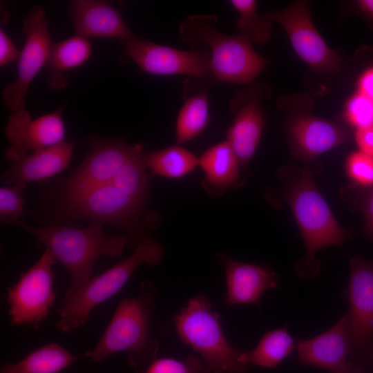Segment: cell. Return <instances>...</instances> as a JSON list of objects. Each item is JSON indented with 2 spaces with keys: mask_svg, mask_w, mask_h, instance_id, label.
Masks as SVG:
<instances>
[{
  "mask_svg": "<svg viewBox=\"0 0 373 373\" xmlns=\"http://www.w3.org/2000/svg\"><path fill=\"white\" fill-rule=\"evenodd\" d=\"M16 225L32 234L65 267L70 276V283L62 303L70 300L92 278L95 262L102 256L117 257L128 246H135L131 239L124 233L106 234L102 224L92 221L86 228L68 226L33 227L17 220Z\"/></svg>",
  "mask_w": 373,
  "mask_h": 373,
  "instance_id": "1",
  "label": "cell"
},
{
  "mask_svg": "<svg viewBox=\"0 0 373 373\" xmlns=\"http://www.w3.org/2000/svg\"><path fill=\"white\" fill-rule=\"evenodd\" d=\"M155 305V286L149 280L142 282L138 295L120 300L96 345L83 356L101 362L124 352L136 371L146 367L157 358L159 350V342L150 335Z\"/></svg>",
  "mask_w": 373,
  "mask_h": 373,
  "instance_id": "2",
  "label": "cell"
},
{
  "mask_svg": "<svg viewBox=\"0 0 373 373\" xmlns=\"http://www.w3.org/2000/svg\"><path fill=\"white\" fill-rule=\"evenodd\" d=\"M286 197L306 249V254L296 263L294 269L300 279L312 280L321 270L316 252L328 246L341 247L349 234L318 191L308 166L289 187Z\"/></svg>",
  "mask_w": 373,
  "mask_h": 373,
  "instance_id": "3",
  "label": "cell"
},
{
  "mask_svg": "<svg viewBox=\"0 0 373 373\" xmlns=\"http://www.w3.org/2000/svg\"><path fill=\"white\" fill-rule=\"evenodd\" d=\"M216 15H190L179 23L178 39L185 43L203 44L210 50L211 72L221 82L247 84L265 69L268 61L240 35L220 32Z\"/></svg>",
  "mask_w": 373,
  "mask_h": 373,
  "instance_id": "4",
  "label": "cell"
},
{
  "mask_svg": "<svg viewBox=\"0 0 373 373\" xmlns=\"http://www.w3.org/2000/svg\"><path fill=\"white\" fill-rule=\"evenodd\" d=\"M172 321L180 339L198 354L212 373H247L248 366L239 360L242 350L228 341L207 295L191 298Z\"/></svg>",
  "mask_w": 373,
  "mask_h": 373,
  "instance_id": "5",
  "label": "cell"
},
{
  "mask_svg": "<svg viewBox=\"0 0 373 373\" xmlns=\"http://www.w3.org/2000/svg\"><path fill=\"white\" fill-rule=\"evenodd\" d=\"M164 256L162 245L151 237L137 243L133 253L104 272L92 277L58 310L55 327L64 333L86 324L92 310L117 294L139 267L159 265Z\"/></svg>",
  "mask_w": 373,
  "mask_h": 373,
  "instance_id": "6",
  "label": "cell"
},
{
  "mask_svg": "<svg viewBox=\"0 0 373 373\" xmlns=\"http://www.w3.org/2000/svg\"><path fill=\"white\" fill-rule=\"evenodd\" d=\"M349 260L345 332L350 359L362 367L373 363V261L361 256L350 257Z\"/></svg>",
  "mask_w": 373,
  "mask_h": 373,
  "instance_id": "7",
  "label": "cell"
},
{
  "mask_svg": "<svg viewBox=\"0 0 373 373\" xmlns=\"http://www.w3.org/2000/svg\"><path fill=\"white\" fill-rule=\"evenodd\" d=\"M57 262L46 248L37 261L7 289L10 326L37 329L47 318L56 298L52 267Z\"/></svg>",
  "mask_w": 373,
  "mask_h": 373,
  "instance_id": "8",
  "label": "cell"
},
{
  "mask_svg": "<svg viewBox=\"0 0 373 373\" xmlns=\"http://www.w3.org/2000/svg\"><path fill=\"white\" fill-rule=\"evenodd\" d=\"M144 204L109 183L64 195L62 209L70 218L106 223L124 231L138 221Z\"/></svg>",
  "mask_w": 373,
  "mask_h": 373,
  "instance_id": "9",
  "label": "cell"
},
{
  "mask_svg": "<svg viewBox=\"0 0 373 373\" xmlns=\"http://www.w3.org/2000/svg\"><path fill=\"white\" fill-rule=\"evenodd\" d=\"M48 26L46 14L39 6H32L25 17L21 30L26 35V41L18 59L17 76L2 93L5 105L12 112L25 109V99L30 83L46 66L53 44Z\"/></svg>",
  "mask_w": 373,
  "mask_h": 373,
  "instance_id": "10",
  "label": "cell"
},
{
  "mask_svg": "<svg viewBox=\"0 0 373 373\" xmlns=\"http://www.w3.org/2000/svg\"><path fill=\"white\" fill-rule=\"evenodd\" d=\"M261 17L283 26L296 54L314 69L330 73L340 68L341 58L329 48L315 28L307 1H298Z\"/></svg>",
  "mask_w": 373,
  "mask_h": 373,
  "instance_id": "11",
  "label": "cell"
},
{
  "mask_svg": "<svg viewBox=\"0 0 373 373\" xmlns=\"http://www.w3.org/2000/svg\"><path fill=\"white\" fill-rule=\"evenodd\" d=\"M90 149L82 164L65 180L64 195L111 183L133 155L135 145L120 139L91 135Z\"/></svg>",
  "mask_w": 373,
  "mask_h": 373,
  "instance_id": "12",
  "label": "cell"
},
{
  "mask_svg": "<svg viewBox=\"0 0 373 373\" xmlns=\"http://www.w3.org/2000/svg\"><path fill=\"white\" fill-rule=\"evenodd\" d=\"M122 43L125 53L147 73L202 77L211 73L209 56L203 52L182 50L135 36Z\"/></svg>",
  "mask_w": 373,
  "mask_h": 373,
  "instance_id": "13",
  "label": "cell"
},
{
  "mask_svg": "<svg viewBox=\"0 0 373 373\" xmlns=\"http://www.w3.org/2000/svg\"><path fill=\"white\" fill-rule=\"evenodd\" d=\"M64 109L61 106L34 119L25 109L13 112L5 128L6 136L11 143L5 152L6 160L10 161L65 141Z\"/></svg>",
  "mask_w": 373,
  "mask_h": 373,
  "instance_id": "14",
  "label": "cell"
},
{
  "mask_svg": "<svg viewBox=\"0 0 373 373\" xmlns=\"http://www.w3.org/2000/svg\"><path fill=\"white\" fill-rule=\"evenodd\" d=\"M296 350L300 365L318 367L331 373L363 372L362 367L350 359L344 316L325 332L309 339L299 341Z\"/></svg>",
  "mask_w": 373,
  "mask_h": 373,
  "instance_id": "15",
  "label": "cell"
},
{
  "mask_svg": "<svg viewBox=\"0 0 373 373\" xmlns=\"http://www.w3.org/2000/svg\"><path fill=\"white\" fill-rule=\"evenodd\" d=\"M216 257L225 269L227 304L258 305L266 291L279 287L278 275L263 265L240 262L220 252Z\"/></svg>",
  "mask_w": 373,
  "mask_h": 373,
  "instance_id": "16",
  "label": "cell"
},
{
  "mask_svg": "<svg viewBox=\"0 0 373 373\" xmlns=\"http://www.w3.org/2000/svg\"><path fill=\"white\" fill-rule=\"evenodd\" d=\"M68 10L79 36L86 39H117L122 41L135 37L120 12L108 2L74 0L69 3Z\"/></svg>",
  "mask_w": 373,
  "mask_h": 373,
  "instance_id": "17",
  "label": "cell"
},
{
  "mask_svg": "<svg viewBox=\"0 0 373 373\" xmlns=\"http://www.w3.org/2000/svg\"><path fill=\"white\" fill-rule=\"evenodd\" d=\"M74 142L64 141L56 145L13 158L10 167L1 174L7 186L24 185L52 177L70 162Z\"/></svg>",
  "mask_w": 373,
  "mask_h": 373,
  "instance_id": "18",
  "label": "cell"
},
{
  "mask_svg": "<svg viewBox=\"0 0 373 373\" xmlns=\"http://www.w3.org/2000/svg\"><path fill=\"white\" fill-rule=\"evenodd\" d=\"M289 135L294 155L307 162L349 139L335 124L314 116H302L293 120Z\"/></svg>",
  "mask_w": 373,
  "mask_h": 373,
  "instance_id": "19",
  "label": "cell"
},
{
  "mask_svg": "<svg viewBox=\"0 0 373 373\" xmlns=\"http://www.w3.org/2000/svg\"><path fill=\"white\" fill-rule=\"evenodd\" d=\"M230 110L234 114L231 126L227 132V140L236 154L240 165L246 167L260 142L264 117L258 101L254 97L242 99L236 96L230 103Z\"/></svg>",
  "mask_w": 373,
  "mask_h": 373,
  "instance_id": "20",
  "label": "cell"
},
{
  "mask_svg": "<svg viewBox=\"0 0 373 373\" xmlns=\"http://www.w3.org/2000/svg\"><path fill=\"white\" fill-rule=\"evenodd\" d=\"M198 160L204 173L202 185L208 193L219 195L238 180L240 163L227 140L209 148Z\"/></svg>",
  "mask_w": 373,
  "mask_h": 373,
  "instance_id": "21",
  "label": "cell"
},
{
  "mask_svg": "<svg viewBox=\"0 0 373 373\" xmlns=\"http://www.w3.org/2000/svg\"><path fill=\"white\" fill-rule=\"evenodd\" d=\"M92 45L89 40L75 34L58 43H53L46 67L50 70L48 86L51 90H60L68 83L66 72L77 68L90 59Z\"/></svg>",
  "mask_w": 373,
  "mask_h": 373,
  "instance_id": "22",
  "label": "cell"
},
{
  "mask_svg": "<svg viewBox=\"0 0 373 373\" xmlns=\"http://www.w3.org/2000/svg\"><path fill=\"white\" fill-rule=\"evenodd\" d=\"M79 357L57 343H50L30 352L15 363L1 366L0 373H60Z\"/></svg>",
  "mask_w": 373,
  "mask_h": 373,
  "instance_id": "23",
  "label": "cell"
},
{
  "mask_svg": "<svg viewBox=\"0 0 373 373\" xmlns=\"http://www.w3.org/2000/svg\"><path fill=\"white\" fill-rule=\"evenodd\" d=\"M296 341L287 326L267 332L251 351L242 350L239 360L249 366L271 369L278 366L295 348Z\"/></svg>",
  "mask_w": 373,
  "mask_h": 373,
  "instance_id": "24",
  "label": "cell"
},
{
  "mask_svg": "<svg viewBox=\"0 0 373 373\" xmlns=\"http://www.w3.org/2000/svg\"><path fill=\"white\" fill-rule=\"evenodd\" d=\"M149 178L158 175L169 178L183 177L199 166L198 158L180 145H172L147 153Z\"/></svg>",
  "mask_w": 373,
  "mask_h": 373,
  "instance_id": "25",
  "label": "cell"
},
{
  "mask_svg": "<svg viewBox=\"0 0 373 373\" xmlns=\"http://www.w3.org/2000/svg\"><path fill=\"white\" fill-rule=\"evenodd\" d=\"M146 157L142 144H135L133 155L111 182L121 192L142 203H145L148 195L150 178Z\"/></svg>",
  "mask_w": 373,
  "mask_h": 373,
  "instance_id": "26",
  "label": "cell"
},
{
  "mask_svg": "<svg viewBox=\"0 0 373 373\" xmlns=\"http://www.w3.org/2000/svg\"><path fill=\"white\" fill-rule=\"evenodd\" d=\"M209 119V99L206 93H200L188 98L178 113L175 124L178 144L188 142L198 136Z\"/></svg>",
  "mask_w": 373,
  "mask_h": 373,
  "instance_id": "27",
  "label": "cell"
},
{
  "mask_svg": "<svg viewBox=\"0 0 373 373\" xmlns=\"http://www.w3.org/2000/svg\"><path fill=\"white\" fill-rule=\"evenodd\" d=\"M229 3L238 13L236 22L238 35L251 43L259 45H262L270 39L273 25L257 13L256 1L231 0Z\"/></svg>",
  "mask_w": 373,
  "mask_h": 373,
  "instance_id": "28",
  "label": "cell"
},
{
  "mask_svg": "<svg viewBox=\"0 0 373 373\" xmlns=\"http://www.w3.org/2000/svg\"><path fill=\"white\" fill-rule=\"evenodd\" d=\"M133 373H212L198 355L189 354L183 359L171 357L155 358L146 367Z\"/></svg>",
  "mask_w": 373,
  "mask_h": 373,
  "instance_id": "29",
  "label": "cell"
},
{
  "mask_svg": "<svg viewBox=\"0 0 373 373\" xmlns=\"http://www.w3.org/2000/svg\"><path fill=\"white\" fill-rule=\"evenodd\" d=\"M26 186L16 184L1 187L0 219L2 223L10 224L23 217Z\"/></svg>",
  "mask_w": 373,
  "mask_h": 373,
  "instance_id": "30",
  "label": "cell"
},
{
  "mask_svg": "<svg viewBox=\"0 0 373 373\" xmlns=\"http://www.w3.org/2000/svg\"><path fill=\"white\" fill-rule=\"evenodd\" d=\"M348 177L363 186H373V156L361 151L352 153L346 160Z\"/></svg>",
  "mask_w": 373,
  "mask_h": 373,
  "instance_id": "31",
  "label": "cell"
},
{
  "mask_svg": "<svg viewBox=\"0 0 373 373\" xmlns=\"http://www.w3.org/2000/svg\"><path fill=\"white\" fill-rule=\"evenodd\" d=\"M345 115L356 128L369 126L373 123V101L358 92L347 102Z\"/></svg>",
  "mask_w": 373,
  "mask_h": 373,
  "instance_id": "32",
  "label": "cell"
},
{
  "mask_svg": "<svg viewBox=\"0 0 373 373\" xmlns=\"http://www.w3.org/2000/svg\"><path fill=\"white\" fill-rule=\"evenodd\" d=\"M20 52L6 34L3 29H0V66H5L18 59Z\"/></svg>",
  "mask_w": 373,
  "mask_h": 373,
  "instance_id": "33",
  "label": "cell"
},
{
  "mask_svg": "<svg viewBox=\"0 0 373 373\" xmlns=\"http://www.w3.org/2000/svg\"><path fill=\"white\" fill-rule=\"evenodd\" d=\"M355 139L361 151L373 156V123L357 128Z\"/></svg>",
  "mask_w": 373,
  "mask_h": 373,
  "instance_id": "34",
  "label": "cell"
},
{
  "mask_svg": "<svg viewBox=\"0 0 373 373\" xmlns=\"http://www.w3.org/2000/svg\"><path fill=\"white\" fill-rule=\"evenodd\" d=\"M358 92L373 101V68L365 70L358 82Z\"/></svg>",
  "mask_w": 373,
  "mask_h": 373,
  "instance_id": "35",
  "label": "cell"
},
{
  "mask_svg": "<svg viewBox=\"0 0 373 373\" xmlns=\"http://www.w3.org/2000/svg\"><path fill=\"white\" fill-rule=\"evenodd\" d=\"M365 215L367 229L372 236H373V189L367 196L365 200Z\"/></svg>",
  "mask_w": 373,
  "mask_h": 373,
  "instance_id": "36",
  "label": "cell"
},
{
  "mask_svg": "<svg viewBox=\"0 0 373 373\" xmlns=\"http://www.w3.org/2000/svg\"><path fill=\"white\" fill-rule=\"evenodd\" d=\"M357 5L363 15L373 19V0H360Z\"/></svg>",
  "mask_w": 373,
  "mask_h": 373,
  "instance_id": "37",
  "label": "cell"
}]
</instances>
